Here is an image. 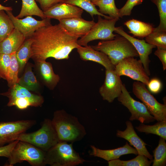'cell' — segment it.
I'll use <instances>...</instances> for the list:
<instances>
[{
  "instance_id": "8",
  "label": "cell",
  "mask_w": 166,
  "mask_h": 166,
  "mask_svg": "<svg viewBox=\"0 0 166 166\" xmlns=\"http://www.w3.org/2000/svg\"><path fill=\"white\" fill-rule=\"evenodd\" d=\"M98 15V21L89 32L77 41V44L85 46L88 43L96 40L106 41L112 40L117 35L113 33L115 25L119 19H104Z\"/></svg>"
},
{
  "instance_id": "28",
  "label": "cell",
  "mask_w": 166,
  "mask_h": 166,
  "mask_svg": "<svg viewBox=\"0 0 166 166\" xmlns=\"http://www.w3.org/2000/svg\"><path fill=\"white\" fill-rule=\"evenodd\" d=\"M146 156L138 155L134 158L128 160H122L119 159L108 161L109 166H149L153 160H149Z\"/></svg>"
},
{
  "instance_id": "7",
  "label": "cell",
  "mask_w": 166,
  "mask_h": 166,
  "mask_svg": "<svg viewBox=\"0 0 166 166\" xmlns=\"http://www.w3.org/2000/svg\"><path fill=\"white\" fill-rule=\"evenodd\" d=\"M142 82L136 81L132 84L133 94L145 105L157 121L166 120V105L158 102Z\"/></svg>"
},
{
  "instance_id": "33",
  "label": "cell",
  "mask_w": 166,
  "mask_h": 166,
  "mask_svg": "<svg viewBox=\"0 0 166 166\" xmlns=\"http://www.w3.org/2000/svg\"><path fill=\"white\" fill-rule=\"evenodd\" d=\"M11 63L8 72L6 80L10 87L18 83L19 78L18 74L19 66L15 55V52L10 54Z\"/></svg>"
},
{
  "instance_id": "29",
  "label": "cell",
  "mask_w": 166,
  "mask_h": 166,
  "mask_svg": "<svg viewBox=\"0 0 166 166\" xmlns=\"http://www.w3.org/2000/svg\"><path fill=\"white\" fill-rule=\"evenodd\" d=\"M93 3L99 7L98 10L101 13L108 14L112 18L119 19V9L116 6L114 0H98Z\"/></svg>"
},
{
  "instance_id": "4",
  "label": "cell",
  "mask_w": 166,
  "mask_h": 166,
  "mask_svg": "<svg viewBox=\"0 0 166 166\" xmlns=\"http://www.w3.org/2000/svg\"><path fill=\"white\" fill-rule=\"evenodd\" d=\"M86 161L74 149L72 143L60 141L46 152L45 165L76 166Z\"/></svg>"
},
{
  "instance_id": "23",
  "label": "cell",
  "mask_w": 166,
  "mask_h": 166,
  "mask_svg": "<svg viewBox=\"0 0 166 166\" xmlns=\"http://www.w3.org/2000/svg\"><path fill=\"white\" fill-rule=\"evenodd\" d=\"M124 25L134 36L140 38L146 37L153 31L154 29L150 23L133 19L127 21Z\"/></svg>"
},
{
  "instance_id": "21",
  "label": "cell",
  "mask_w": 166,
  "mask_h": 166,
  "mask_svg": "<svg viewBox=\"0 0 166 166\" xmlns=\"http://www.w3.org/2000/svg\"><path fill=\"white\" fill-rule=\"evenodd\" d=\"M35 62L43 83L49 89L53 90L59 81L60 77L54 73L51 63L45 61Z\"/></svg>"
},
{
  "instance_id": "3",
  "label": "cell",
  "mask_w": 166,
  "mask_h": 166,
  "mask_svg": "<svg viewBox=\"0 0 166 166\" xmlns=\"http://www.w3.org/2000/svg\"><path fill=\"white\" fill-rule=\"evenodd\" d=\"M91 46L94 49L105 54L115 66L125 58L139 56L132 43L121 35H117L112 40L102 41L97 44Z\"/></svg>"
},
{
  "instance_id": "35",
  "label": "cell",
  "mask_w": 166,
  "mask_h": 166,
  "mask_svg": "<svg viewBox=\"0 0 166 166\" xmlns=\"http://www.w3.org/2000/svg\"><path fill=\"white\" fill-rule=\"evenodd\" d=\"M157 6L160 22L159 26L154 28L153 31H166V0H151Z\"/></svg>"
},
{
  "instance_id": "14",
  "label": "cell",
  "mask_w": 166,
  "mask_h": 166,
  "mask_svg": "<svg viewBox=\"0 0 166 166\" xmlns=\"http://www.w3.org/2000/svg\"><path fill=\"white\" fill-rule=\"evenodd\" d=\"M114 31L128 39L133 45L137 51L140 60L148 75H150L149 64L150 61L149 55L153 48L156 47L147 43L145 40L136 38L125 32L122 26L115 27Z\"/></svg>"
},
{
  "instance_id": "13",
  "label": "cell",
  "mask_w": 166,
  "mask_h": 166,
  "mask_svg": "<svg viewBox=\"0 0 166 166\" xmlns=\"http://www.w3.org/2000/svg\"><path fill=\"white\" fill-rule=\"evenodd\" d=\"M6 12L11 20L14 28L23 34L26 38L31 37L39 28L51 24L50 19L48 18L38 20L32 16H27L23 18H18L13 15L12 11Z\"/></svg>"
},
{
  "instance_id": "26",
  "label": "cell",
  "mask_w": 166,
  "mask_h": 166,
  "mask_svg": "<svg viewBox=\"0 0 166 166\" xmlns=\"http://www.w3.org/2000/svg\"><path fill=\"white\" fill-rule=\"evenodd\" d=\"M31 37L26 38L15 52V55L19 66V72H21L30 58L31 48L32 43Z\"/></svg>"
},
{
  "instance_id": "34",
  "label": "cell",
  "mask_w": 166,
  "mask_h": 166,
  "mask_svg": "<svg viewBox=\"0 0 166 166\" xmlns=\"http://www.w3.org/2000/svg\"><path fill=\"white\" fill-rule=\"evenodd\" d=\"M145 38L148 43L166 50V31H153Z\"/></svg>"
},
{
  "instance_id": "1",
  "label": "cell",
  "mask_w": 166,
  "mask_h": 166,
  "mask_svg": "<svg viewBox=\"0 0 166 166\" xmlns=\"http://www.w3.org/2000/svg\"><path fill=\"white\" fill-rule=\"evenodd\" d=\"M30 58L35 62L49 57L68 59L69 54L79 46V37L69 33L59 24H51L39 28L31 37Z\"/></svg>"
},
{
  "instance_id": "39",
  "label": "cell",
  "mask_w": 166,
  "mask_h": 166,
  "mask_svg": "<svg viewBox=\"0 0 166 166\" xmlns=\"http://www.w3.org/2000/svg\"><path fill=\"white\" fill-rule=\"evenodd\" d=\"M19 140H16L8 145L0 147V156L10 157L11 153Z\"/></svg>"
},
{
  "instance_id": "25",
  "label": "cell",
  "mask_w": 166,
  "mask_h": 166,
  "mask_svg": "<svg viewBox=\"0 0 166 166\" xmlns=\"http://www.w3.org/2000/svg\"><path fill=\"white\" fill-rule=\"evenodd\" d=\"M22 5L19 14L16 16L18 18H22L24 16L35 15L42 19L46 18L43 11L37 4L35 0H22Z\"/></svg>"
},
{
  "instance_id": "27",
  "label": "cell",
  "mask_w": 166,
  "mask_h": 166,
  "mask_svg": "<svg viewBox=\"0 0 166 166\" xmlns=\"http://www.w3.org/2000/svg\"><path fill=\"white\" fill-rule=\"evenodd\" d=\"M136 128L140 132L155 134L166 140V120L158 121L153 125L140 123Z\"/></svg>"
},
{
  "instance_id": "18",
  "label": "cell",
  "mask_w": 166,
  "mask_h": 166,
  "mask_svg": "<svg viewBox=\"0 0 166 166\" xmlns=\"http://www.w3.org/2000/svg\"><path fill=\"white\" fill-rule=\"evenodd\" d=\"M9 98L8 103L17 98H24L28 100L32 106H41L44 102V99L40 95L31 93L30 91L16 83L10 87L8 91L0 94Z\"/></svg>"
},
{
  "instance_id": "5",
  "label": "cell",
  "mask_w": 166,
  "mask_h": 166,
  "mask_svg": "<svg viewBox=\"0 0 166 166\" xmlns=\"http://www.w3.org/2000/svg\"><path fill=\"white\" fill-rule=\"evenodd\" d=\"M16 140L30 143L46 152L60 141L52 120L48 118L45 119L39 129L22 133Z\"/></svg>"
},
{
  "instance_id": "19",
  "label": "cell",
  "mask_w": 166,
  "mask_h": 166,
  "mask_svg": "<svg viewBox=\"0 0 166 166\" xmlns=\"http://www.w3.org/2000/svg\"><path fill=\"white\" fill-rule=\"evenodd\" d=\"M77 49L82 60L96 62L103 66L105 69L114 70L115 66L104 53L96 50L88 45L85 46L79 45Z\"/></svg>"
},
{
  "instance_id": "31",
  "label": "cell",
  "mask_w": 166,
  "mask_h": 166,
  "mask_svg": "<svg viewBox=\"0 0 166 166\" xmlns=\"http://www.w3.org/2000/svg\"><path fill=\"white\" fill-rule=\"evenodd\" d=\"M154 159L152 166L166 165V143L165 140L160 137L158 145L153 151Z\"/></svg>"
},
{
  "instance_id": "22",
  "label": "cell",
  "mask_w": 166,
  "mask_h": 166,
  "mask_svg": "<svg viewBox=\"0 0 166 166\" xmlns=\"http://www.w3.org/2000/svg\"><path fill=\"white\" fill-rule=\"evenodd\" d=\"M26 39L23 34L14 28L7 37L0 42V53L11 54L16 52Z\"/></svg>"
},
{
  "instance_id": "41",
  "label": "cell",
  "mask_w": 166,
  "mask_h": 166,
  "mask_svg": "<svg viewBox=\"0 0 166 166\" xmlns=\"http://www.w3.org/2000/svg\"><path fill=\"white\" fill-rule=\"evenodd\" d=\"M157 48L154 54L159 58L162 63L163 69L165 70L166 69V50Z\"/></svg>"
},
{
  "instance_id": "42",
  "label": "cell",
  "mask_w": 166,
  "mask_h": 166,
  "mask_svg": "<svg viewBox=\"0 0 166 166\" xmlns=\"http://www.w3.org/2000/svg\"><path fill=\"white\" fill-rule=\"evenodd\" d=\"M13 9L11 7H7L2 5L0 4V10H4L6 11H12Z\"/></svg>"
},
{
  "instance_id": "10",
  "label": "cell",
  "mask_w": 166,
  "mask_h": 166,
  "mask_svg": "<svg viewBox=\"0 0 166 166\" xmlns=\"http://www.w3.org/2000/svg\"><path fill=\"white\" fill-rule=\"evenodd\" d=\"M119 76H125L147 85L150 80L143 65L139 60L133 57L125 58L115 65L114 69Z\"/></svg>"
},
{
  "instance_id": "11",
  "label": "cell",
  "mask_w": 166,
  "mask_h": 166,
  "mask_svg": "<svg viewBox=\"0 0 166 166\" xmlns=\"http://www.w3.org/2000/svg\"><path fill=\"white\" fill-rule=\"evenodd\" d=\"M35 124L36 121L33 120L0 122V147L16 140L19 135Z\"/></svg>"
},
{
  "instance_id": "16",
  "label": "cell",
  "mask_w": 166,
  "mask_h": 166,
  "mask_svg": "<svg viewBox=\"0 0 166 166\" xmlns=\"http://www.w3.org/2000/svg\"><path fill=\"white\" fill-rule=\"evenodd\" d=\"M126 128L124 131L118 130L116 136L127 140L130 145L133 146L138 152V155L147 157L149 160H153V156L148 151L146 146L147 144L137 135L130 121L125 122Z\"/></svg>"
},
{
  "instance_id": "9",
  "label": "cell",
  "mask_w": 166,
  "mask_h": 166,
  "mask_svg": "<svg viewBox=\"0 0 166 166\" xmlns=\"http://www.w3.org/2000/svg\"><path fill=\"white\" fill-rule=\"evenodd\" d=\"M117 100L131 113L130 121L137 120L140 123H148L155 120L143 103L135 100L131 96L124 84L122 85L121 93Z\"/></svg>"
},
{
  "instance_id": "37",
  "label": "cell",
  "mask_w": 166,
  "mask_h": 166,
  "mask_svg": "<svg viewBox=\"0 0 166 166\" xmlns=\"http://www.w3.org/2000/svg\"><path fill=\"white\" fill-rule=\"evenodd\" d=\"M144 0H127L125 5L119 9L120 17L124 16H129L134 7L142 3Z\"/></svg>"
},
{
  "instance_id": "17",
  "label": "cell",
  "mask_w": 166,
  "mask_h": 166,
  "mask_svg": "<svg viewBox=\"0 0 166 166\" xmlns=\"http://www.w3.org/2000/svg\"><path fill=\"white\" fill-rule=\"evenodd\" d=\"M59 24L70 34L81 38L87 34L95 24L81 18H73L59 21Z\"/></svg>"
},
{
  "instance_id": "30",
  "label": "cell",
  "mask_w": 166,
  "mask_h": 166,
  "mask_svg": "<svg viewBox=\"0 0 166 166\" xmlns=\"http://www.w3.org/2000/svg\"><path fill=\"white\" fill-rule=\"evenodd\" d=\"M64 2L73 5L84 10L88 13L93 18L94 15H97L104 17L105 19H113L109 16L99 12L91 0H65Z\"/></svg>"
},
{
  "instance_id": "24",
  "label": "cell",
  "mask_w": 166,
  "mask_h": 166,
  "mask_svg": "<svg viewBox=\"0 0 166 166\" xmlns=\"http://www.w3.org/2000/svg\"><path fill=\"white\" fill-rule=\"evenodd\" d=\"M24 73L19 78L18 83L30 91L37 92L39 88V85L32 71V65L28 63Z\"/></svg>"
},
{
  "instance_id": "38",
  "label": "cell",
  "mask_w": 166,
  "mask_h": 166,
  "mask_svg": "<svg viewBox=\"0 0 166 166\" xmlns=\"http://www.w3.org/2000/svg\"><path fill=\"white\" fill-rule=\"evenodd\" d=\"M149 91L154 93L160 92L162 88V84L158 78H154L149 80L147 85Z\"/></svg>"
},
{
  "instance_id": "43",
  "label": "cell",
  "mask_w": 166,
  "mask_h": 166,
  "mask_svg": "<svg viewBox=\"0 0 166 166\" xmlns=\"http://www.w3.org/2000/svg\"><path fill=\"white\" fill-rule=\"evenodd\" d=\"M98 0H91L92 2V3H93V2H95L96 1H97Z\"/></svg>"
},
{
  "instance_id": "20",
  "label": "cell",
  "mask_w": 166,
  "mask_h": 166,
  "mask_svg": "<svg viewBox=\"0 0 166 166\" xmlns=\"http://www.w3.org/2000/svg\"><path fill=\"white\" fill-rule=\"evenodd\" d=\"M90 148L91 151L89 152L90 155L101 158L108 161L119 159L124 155L133 154L138 155L136 149L130 145L127 142L124 146L113 149H101L93 145H90Z\"/></svg>"
},
{
  "instance_id": "32",
  "label": "cell",
  "mask_w": 166,
  "mask_h": 166,
  "mask_svg": "<svg viewBox=\"0 0 166 166\" xmlns=\"http://www.w3.org/2000/svg\"><path fill=\"white\" fill-rule=\"evenodd\" d=\"M14 27L9 16L4 10H0V42L7 37Z\"/></svg>"
},
{
  "instance_id": "12",
  "label": "cell",
  "mask_w": 166,
  "mask_h": 166,
  "mask_svg": "<svg viewBox=\"0 0 166 166\" xmlns=\"http://www.w3.org/2000/svg\"><path fill=\"white\" fill-rule=\"evenodd\" d=\"M105 75L104 82L100 88L99 92L103 100L112 103L121 93L123 83L120 76L114 70L105 69Z\"/></svg>"
},
{
  "instance_id": "36",
  "label": "cell",
  "mask_w": 166,
  "mask_h": 166,
  "mask_svg": "<svg viewBox=\"0 0 166 166\" xmlns=\"http://www.w3.org/2000/svg\"><path fill=\"white\" fill-rule=\"evenodd\" d=\"M11 63L10 54L0 53V77L6 80Z\"/></svg>"
},
{
  "instance_id": "40",
  "label": "cell",
  "mask_w": 166,
  "mask_h": 166,
  "mask_svg": "<svg viewBox=\"0 0 166 166\" xmlns=\"http://www.w3.org/2000/svg\"><path fill=\"white\" fill-rule=\"evenodd\" d=\"M38 2L42 10L44 12L48 9L60 2H64L65 0H35Z\"/></svg>"
},
{
  "instance_id": "2",
  "label": "cell",
  "mask_w": 166,
  "mask_h": 166,
  "mask_svg": "<svg viewBox=\"0 0 166 166\" xmlns=\"http://www.w3.org/2000/svg\"><path fill=\"white\" fill-rule=\"evenodd\" d=\"M52 121L60 141L73 143L80 140L86 134L77 118L63 109L55 111Z\"/></svg>"
},
{
  "instance_id": "6",
  "label": "cell",
  "mask_w": 166,
  "mask_h": 166,
  "mask_svg": "<svg viewBox=\"0 0 166 166\" xmlns=\"http://www.w3.org/2000/svg\"><path fill=\"white\" fill-rule=\"evenodd\" d=\"M46 152L30 143L19 140L5 165L12 166L26 161L32 166H45Z\"/></svg>"
},
{
  "instance_id": "15",
  "label": "cell",
  "mask_w": 166,
  "mask_h": 166,
  "mask_svg": "<svg viewBox=\"0 0 166 166\" xmlns=\"http://www.w3.org/2000/svg\"><path fill=\"white\" fill-rule=\"evenodd\" d=\"M83 10L76 6L64 2L58 3L43 12L46 18L59 20L81 18Z\"/></svg>"
}]
</instances>
